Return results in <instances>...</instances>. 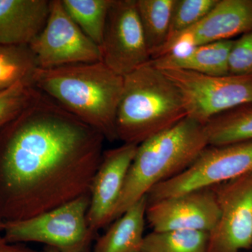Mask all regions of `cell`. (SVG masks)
Returning a JSON list of instances; mask_svg holds the SVG:
<instances>
[{"instance_id": "22", "label": "cell", "mask_w": 252, "mask_h": 252, "mask_svg": "<svg viewBox=\"0 0 252 252\" xmlns=\"http://www.w3.org/2000/svg\"><path fill=\"white\" fill-rule=\"evenodd\" d=\"M217 1L218 0H175L168 37L164 47L182 32L203 19L213 9Z\"/></svg>"}, {"instance_id": "18", "label": "cell", "mask_w": 252, "mask_h": 252, "mask_svg": "<svg viewBox=\"0 0 252 252\" xmlns=\"http://www.w3.org/2000/svg\"><path fill=\"white\" fill-rule=\"evenodd\" d=\"M175 0H136L152 60L167 43Z\"/></svg>"}, {"instance_id": "17", "label": "cell", "mask_w": 252, "mask_h": 252, "mask_svg": "<svg viewBox=\"0 0 252 252\" xmlns=\"http://www.w3.org/2000/svg\"><path fill=\"white\" fill-rule=\"evenodd\" d=\"M204 127L209 146L217 147L252 140V103L212 118Z\"/></svg>"}, {"instance_id": "12", "label": "cell", "mask_w": 252, "mask_h": 252, "mask_svg": "<svg viewBox=\"0 0 252 252\" xmlns=\"http://www.w3.org/2000/svg\"><path fill=\"white\" fill-rule=\"evenodd\" d=\"M137 148V144L124 143L117 148L104 151L91 183V202L87 212L89 228L94 233L113 221Z\"/></svg>"}, {"instance_id": "8", "label": "cell", "mask_w": 252, "mask_h": 252, "mask_svg": "<svg viewBox=\"0 0 252 252\" xmlns=\"http://www.w3.org/2000/svg\"><path fill=\"white\" fill-rule=\"evenodd\" d=\"M28 46L41 69L102 61L99 46L74 22L61 0H51L45 26Z\"/></svg>"}, {"instance_id": "7", "label": "cell", "mask_w": 252, "mask_h": 252, "mask_svg": "<svg viewBox=\"0 0 252 252\" xmlns=\"http://www.w3.org/2000/svg\"><path fill=\"white\" fill-rule=\"evenodd\" d=\"M252 172V140L208 146L185 171L159 184L147 193L148 203L209 188Z\"/></svg>"}, {"instance_id": "10", "label": "cell", "mask_w": 252, "mask_h": 252, "mask_svg": "<svg viewBox=\"0 0 252 252\" xmlns=\"http://www.w3.org/2000/svg\"><path fill=\"white\" fill-rule=\"evenodd\" d=\"M220 206L206 252H240L252 248V172L214 186Z\"/></svg>"}, {"instance_id": "23", "label": "cell", "mask_w": 252, "mask_h": 252, "mask_svg": "<svg viewBox=\"0 0 252 252\" xmlns=\"http://www.w3.org/2000/svg\"><path fill=\"white\" fill-rule=\"evenodd\" d=\"M39 91L31 82H20L0 92V128L36 98Z\"/></svg>"}, {"instance_id": "11", "label": "cell", "mask_w": 252, "mask_h": 252, "mask_svg": "<svg viewBox=\"0 0 252 252\" xmlns=\"http://www.w3.org/2000/svg\"><path fill=\"white\" fill-rule=\"evenodd\" d=\"M220 210L213 187L192 190L148 203L146 219L153 231L198 230L210 233Z\"/></svg>"}, {"instance_id": "3", "label": "cell", "mask_w": 252, "mask_h": 252, "mask_svg": "<svg viewBox=\"0 0 252 252\" xmlns=\"http://www.w3.org/2000/svg\"><path fill=\"white\" fill-rule=\"evenodd\" d=\"M208 146L204 125L189 117L139 144L113 221L154 187L185 171Z\"/></svg>"}, {"instance_id": "26", "label": "cell", "mask_w": 252, "mask_h": 252, "mask_svg": "<svg viewBox=\"0 0 252 252\" xmlns=\"http://www.w3.org/2000/svg\"><path fill=\"white\" fill-rule=\"evenodd\" d=\"M41 252H60L59 250H56L55 248H51V247H46Z\"/></svg>"}, {"instance_id": "24", "label": "cell", "mask_w": 252, "mask_h": 252, "mask_svg": "<svg viewBox=\"0 0 252 252\" xmlns=\"http://www.w3.org/2000/svg\"><path fill=\"white\" fill-rule=\"evenodd\" d=\"M229 74H252V30L234 41L228 61Z\"/></svg>"}, {"instance_id": "27", "label": "cell", "mask_w": 252, "mask_h": 252, "mask_svg": "<svg viewBox=\"0 0 252 252\" xmlns=\"http://www.w3.org/2000/svg\"><path fill=\"white\" fill-rule=\"evenodd\" d=\"M5 225H6V222L0 219V231H4Z\"/></svg>"}, {"instance_id": "2", "label": "cell", "mask_w": 252, "mask_h": 252, "mask_svg": "<svg viewBox=\"0 0 252 252\" xmlns=\"http://www.w3.org/2000/svg\"><path fill=\"white\" fill-rule=\"evenodd\" d=\"M32 84L109 142L117 140L116 119L124 77L102 61L37 68Z\"/></svg>"}, {"instance_id": "5", "label": "cell", "mask_w": 252, "mask_h": 252, "mask_svg": "<svg viewBox=\"0 0 252 252\" xmlns=\"http://www.w3.org/2000/svg\"><path fill=\"white\" fill-rule=\"evenodd\" d=\"M91 194L26 220L6 222L4 238L10 243H39L60 252L90 249L96 233L89 228Z\"/></svg>"}, {"instance_id": "28", "label": "cell", "mask_w": 252, "mask_h": 252, "mask_svg": "<svg viewBox=\"0 0 252 252\" xmlns=\"http://www.w3.org/2000/svg\"><path fill=\"white\" fill-rule=\"evenodd\" d=\"M81 252H90V249H88V250H85V251H83Z\"/></svg>"}, {"instance_id": "6", "label": "cell", "mask_w": 252, "mask_h": 252, "mask_svg": "<svg viewBox=\"0 0 252 252\" xmlns=\"http://www.w3.org/2000/svg\"><path fill=\"white\" fill-rule=\"evenodd\" d=\"M161 71L182 94L187 117L203 125L230 109L252 103V74L215 76L184 69Z\"/></svg>"}, {"instance_id": "15", "label": "cell", "mask_w": 252, "mask_h": 252, "mask_svg": "<svg viewBox=\"0 0 252 252\" xmlns=\"http://www.w3.org/2000/svg\"><path fill=\"white\" fill-rule=\"evenodd\" d=\"M147 205L146 195L127 209L97 239L93 252H141Z\"/></svg>"}, {"instance_id": "13", "label": "cell", "mask_w": 252, "mask_h": 252, "mask_svg": "<svg viewBox=\"0 0 252 252\" xmlns=\"http://www.w3.org/2000/svg\"><path fill=\"white\" fill-rule=\"evenodd\" d=\"M252 30V0H218L203 19L170 43L193 50L209 43L231 40Z\"/></svg>"}, {"instance_id": "14", "label": "cell", "mask_w": 252, "mask_h": 252, "mask_svg": "<svg viewBox=\"0 0 252 252\" xmlns=\"http://www.w3.org/2000/svg\"><path fill=\"white\" fill-rule=\"evenodd\" d=\"M49 0H0V45L29 46L44 29Z\"/></svg>"}, {"instance_id": "21", "label": "cell", "mask_w": 252, "mask_h": 252, "mask_svg": "<svg viewBox=\"0 0 252 252\" xmlns=\"http://www.w3.org/2000/svg\"><path fill=\"white\" fill-rule=\"evenodd\" d=\"M37 68L29 46L0 45V92L18 83H32Z\"/></svg>"}, {"instance_id": "20", "label": "cell", "mask_w": 252, "mask_h": 252, "mask_svg": "<svg viewBox=\"0 0 252 252\" xmlns=\"http://www.w3.org/2000/svg\"><path fill=\"white\" fill-rule=\"evenodd\" d=\"M209 233L175 230L152 233L144 236L141 252H206Z\"/></svg>"}, {"instance_id": "9", "label": "cell", "mask_w": 252, "mask_h": 252, "mask_svg": "<svg viewBox=\"0 0 252 252\" xmlns=\"http://www.w3.org/2000/svg\"><path fill=\"white\" fill-rule=\"evenodd\" d=\"M100 51L102 62L122 77L152 61L136 0H113Z\"/></svg>"}, {"instance_id": "25", "label": "cell", "mask_w": 252, "mask_h": 252, "mask_svg": "<svg viewBox=\"0 0 252 252\" xmlns=\"http://www.w3.org/2000/svg\"><path fill=\"white\" fill-rule=\"evenodd\" d=\"M0 252H39L24 246L21 244L10 243L6 239L0 237Z\"/></svg>"}, {"instance_id": "1", "label": "cell", "mask_w": 252, "mask_h": 252, "mask_svg": "<svg viewBox=\"0 0 252 252\" xmlns=\"http://www.w3.org/2000/svg\"><path fill=\"white\" fill-rule=\"evenodd\" d=\"M104 140L39 92L0 128V219L32 218L90 194Z\"/></svg>"}, {"instance_id": "16", "label": "cell", "mask_w": 252, "mask_h": 252, "mask_svg": "<svg viewBox=\"0 0 252 252\" xmlns=\"http://www.w3.org/2000/svg\"><path fill=\"white\" fill-rule=\"evenodd\" d=\"M234 41L231 39L203 44L196 46L185 57L162 56L151 62L160 70L184 69L208 75H228L230 74V53Z\"/></svg>"}, {"instance_id": "4", "label": "cell", "mask_w": 252, "mask_h": 252, "mask_svg": "<svg viewBox=\"0 0 252 252\" xmlns=\"http://www.w3.org/2000/svg\"><path fill=\"white\" fill-rule=\"evenodd\" d=\"M186 117L178 89L151 61L124 76L116 119L118 140L139 145Z\"/></svg>"}, {"instance_id": "19", "label": "cell", "mask_w": 252, "mask_h": 252, "mask_svg": "<svg viewBox=\"0 0 252 252\" xmlns=\"http://www.w3.org/2000/svg\"><path fill=\"white\" fill-rule=\"evenodd\" d=\"M66 12L99 49L113 0H61Z\"/></svg>"}]
</instances>
